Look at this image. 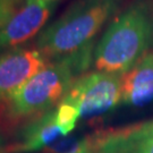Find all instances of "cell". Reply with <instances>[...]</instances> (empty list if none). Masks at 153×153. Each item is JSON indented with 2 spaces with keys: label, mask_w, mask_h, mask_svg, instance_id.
<instances>
[{
  "label": "cell",
  "mask_w": 153,
  "mask_h": 153,
  "mask_svg": "<svg viewBox=\"0 0 153 153\" xmlns=\"http://www.w3.org/2000/svg\"><path fill=\"white\" fill-rule=\"evenodd\" d=\"M97 42L53 59L5 100L4 114L14 121L31 119L60 102L78 77L93 65Z\"/></svg>",
  "instance_id": "6da1fadb"
},
{
  "label": "cell",
  "mask_w": 153,
  "mask_h": 153,
  "mask_svg": "<svg viewBox=\"0 0 153 153\" xmlns=\"http://www.w3.org/2000/svg\"><path fill=\"white\" fill-rule=\"evenodd\" d=\"M152 50L153 0H131L97 42L93 65L99 71L124 75Z\"/></svg>",
  "instance_id": "7a4b0ae2"
},
{
  "label": "cell",
  "mask_w": 153,
  "mask_h": 153,
  "mask_svg": "<svg viewBox=\"0 0 153 153\" xmlns=\"http://www.w3.org/2000/svg\"><path fill=\"white\" fill-rule=\"evenodd\" d=\"M123 0H77L38 34L35 48L50 60L95 42L101 28L116 15Z\"/></svg>",
  "instance_id": "3957f363"
},
{
  "label": "cell",
  "mask_w": 153,
  "mask_h": 153,
  "mask_svg": "<svg viewBox=\"0 0 153 153\" xmlns=\"http://www.w3.org/2000/svg\"><path fill=\"white\" fill-rule=\"evenodd\" d=\"M123 75L91 71L78 77L62 100L76 107L81 117L108 112L121 102Z\"/></svg>",
  "instance_id": "277c9868"
},
{
  "label": "cell",
  "mask_w": 153,
  "mask_h": 153,
  "mask_svg": "<svg viewBox=\"0 0 153 153\" xmlns=\"http://www.w3.org/2000/svg\"><path fill=\"white\" fill-rule=\"evenodd\" d=\"M56 7V2L25 0L0 28V52L16 49L44 28Z\"/></svg>",
  "instance_id": "5b68a950"
},
{
  "label": "cell",
  "mask_w": 153,
  "mask_h": 153,
  "mask_svg": "<svg viewBox=\"0 0 153 153\" xmlns=\"http://www.w3.org/2000/svg\"><path fill=\"white\" fill-rule=\"evenodd\" d=\"M50 59L38 48H16L0 53V99L22 88Z\"/></svg>",
  "instance_id": "8992f818"
},
{
  "label": "cell",
  "mask_w": 153,
  "mask_h": 153,
  "mask_svg": "<svg viewBox=\"0 0 153 153\" xmlns=\"http://www.w3.org/2000/svg\"><path fill=\"white\" fill-rule=\"evenodd\" d=\"M91 153H153V120L92 135Z\"/></svg>",
  "instance_id": "52a82bcc"
},
{
  "label": "cell",
  "mask_w": 153,
  "mask_h": 153,
  "mask_svg": "<svg viewBox=\"0 0 153 153\" xmlns=\"http://www.w3.org/2000/svg\"><path fill=\"white\" fill-rule=\"evenodd\" d=\"M64 136L57 124L56 108L33 117L21 128L16 140L5 148V153H30L49 146Z\"/></svg>",
  "instance_id": "ba28073f"
},
{
  "label": "cell",
  "mask_w": 153,
  "mask_h": 153,
  "mask_svg": "<svg viewBox=\"0 0 153 153\" xmlns=\"http://www.w3.org/2000/svg\"><path fill=\"white\" fill-rule=\"evenodd\" d=\"M153 101V50L144 55L123 75L121 102L142 107Z\"/></svg>",
  "instance_id": "9c48e42d"
},
{
  "label": "cell",
  "mask_w": 153,
  "mask_h": 153,
  "mask_svg": "<svg viewBox=\"0 0 153 153\" xmlns=\"http://www.w3.org/2000/svg\"><path fill=\"white\" fill-rule=\"evenodd\" d=\"M56 118L64 136H66L75 128L77 120L81 118V114L74 104L61 100L56 107Z\"/></svg>",
  "instance_id": "30bf717a"
},
{
  "label": "cell",
  "mask_w": 153,
  "mask_h": 153,
  "mask_svg": "<svg viewBox=\"0 0 153 153\" xmlns=\"http://www.w3.org/2000/svg\"><path fill=\"white\" fill-rule=\"evenodd\" d=\"M92 137H83L79 140L62 141L55 145H49L48 153H91Z\"/></svg>",
  "instance_id": "8fae6325"
},
{
  "label": "cell",
  "mask_w": 153,
  "mask_h": 153,
  "mask_svg": "<svg viewBox=\"0 0 153 153\" xmlns=\"http://www.w3.org/2000/svg\"><path fill=\"white\" fill-rule=\"evenodd\" d=\"M16 4L17 0H14L9 4L0 7V28L8 21V18L13 15V13L16 10Z\"/></svg>",
  "instance_id": "7c38bea8"
},
{
  "label": "cell",
  "mask_w": 153,
  "mask_h": 153,
  "mask_svg": "<svg viewBox=\"0 0 153 153\" xmlns=\"http://www.w3.org/2000/svg\"><path fill=\"white\" fill-rule=\"evenodd\" d=\"M5 145H4V138H2V135L0 133V153H5Z\"/></svg>",
  "instance_id": "4fadbf2b"
},
{
  "label": "cell",
  "mask_w": 153,
  "mask_h": 153,
  "mask_svg": "<svg viewBox=\"0 0 153 153\" xmlns=\"http://www.w3.org/2000/svg\"><path fill=\"white\" fill-rule=\"evenodd\" d=\"M11 1H14V0H0V7L7 5V4H9Z\"/></svg>",
  "instance_id": "5bb4252c"
},
{
  "label": "cell",
  "mask_w": 153,
  "mask_h": 153,
  "mask_svg": "<svg viewBox=\"0 0 153 153\" xmlns=\"http://www.w3.org/2000/svg\"><path fill=\"white\" fill-rule=\"evenodd\" d=\"M42 1H52V2H57V0H42Z\"/></svg>",
  "instance_id": "9a60e30c"
}]
</instances>
